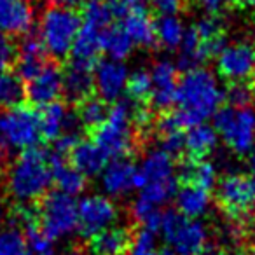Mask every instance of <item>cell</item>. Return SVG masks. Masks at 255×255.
<instances>
[{"label":"cell","instance_id":"44","mask_svg":"<svg viewBox=\"0 0 255 255\" xmlns=\"http://www.w3.org/2000/svg\"><path fill=\"white\" fill-rule=\"evenodd\" d=\"M205 255H238L234 250L231 248H208L205 252Z\"/></svg>","mask_w":255,"mask_h":255},{"label":"cell","instance_id":"22","mask_svg":"<svg viewBox=\"0 0 255 255\" xmlns=\"http://www.w3.org/2000/svg\"><path fill=\"white\" fill-rule=\"evenodd\" d=\"M175 205L177 212L189 219H203L212 208V194L208 189L198 185L185 184L182 189L175 192Z\"/></svg>","mask_w":255,"mask_h":255},{"label":"cell","instance_id":"46","mask_svg":"<svg viewBox=\"0 0 255 255\" xmlns=\"http://www.w3.org/2000/svg\"><path fill=\"white\" fill-rule=\"evenodd\" d=\"M248 178H250L252 184H254V187H255V154L252 156L250 164H248Z\"/></svg>","mask_w":255,"mask_h":255},{"label":"cell","instance_id":"2","mask_svg":"<svg viewBox=\"0 0 255 255\" xmlns=\"http://www.w3.org/2000/svg\"><path fill=\"white\" fill-rule=\"evenodd\" d=\"M7 192L18 203H35L49 192L53 185L51 154L39 147L21 150L7 168Z\"/></svg>","mask_w":255,"mask_h":255},{"label":"cell","instance_id":"49","mask_svg":"<svg viewBox=\"0 0 255 255\" xmlns=\"http://www.w3.org/2000/svg\"><path fill=\"white\" fill-rule=\"evenodd\" d=\"M63 255H89L86 250H81V248H72V250L65 252Z\"/></svg>","mask_w":255,"mask_h":255},{"label":"cell","instance_id":"41","mask_svg":"<svg viewBox=\"0 0 255 255\" xmlns=\"http://www.w3.org/2000/svg\"><path fill=\"white\" fill-rule=\"evenodd\" d=\"M236 0H196V4L205 9L208 14H219V12L229 9Z\"/></svg>","mask_w":255,"mask_h":255},{"label":"cell","instance_id":"18","mask_svg":"<svg viewBox=\"0 0 255 255\" xmlns=\"http://www.w3.org/2000/svg\"><path fill=\"white\" fill-rule=\"evenodd\" d=\"M39 124H40V136L49 142H54L58 136L68 131H79V119L77 114L60 102H53L49 105L40 107Z\"/></svg>","mask_w":255,"mask_h":255},{"label":"cell","instance_id":"43","mask_svg":"<svg viewBox=\"0 0 255 255\" xmlns=\"http://www.w3.org/2000/svg\"><path fill=\"white\" fill-rule=\"evenodd\" d=\"M7 164H9L7 147H5L4 143H0V175L5 173V170H7Z\"/></svg>","mask_w":255,"mask_h":255},{"label":"cell","instance_id":"37","mask_svg":"<svg viewBox=\"0 0 255 255\" xmlns=\"http://www.w3.org/2000/svg\"><path fill=\"white\" fill-rule=\"evenodd\" d=\"M157 234L156 229L142 227L135 236L129 240L128 255H152L157 250Z\"/></svg>","mask_w":255,"mask_h":255},{"label":"cell","instance_id":"31","mask_svg":"<svg viewBox=\"0 0 255 255\" xmlns=\"http://www.w3.org/2000/svg\"><path fill=\"white\" fill-rule=\"evenodd\" d=\"M135 44L128 37V33L123 30V26H107L102 35V51L107 53V56L112 60L124 61L131 54Z\"/></svg>","mask_w":255,"mask_h":255},{"label":"cell","instance_id":"13","mask_svg":"<svg viewBox=\"0 0 255 255\" xmlns=\"http://www.w3.org/2000/svg\"><path fill=\"white\" fill-rule=\"evenodd\" d=\"M102 192L109 198H124L136 189V164L128 157H116L105 163L98 175Z\"/></svg>","mask_w":255,"mask_h":255},{"label":"cell","instance_id":"1","mask_svg":"<svg viewBox=\"0 0 255 255\" xmlns=\"http://www.w3.org/2000/svg\"><path fill=\"white\" fill-rule=\"evenodd\" d=\"M226 100V91L220 86V81L212 70L206 67L187 68L184 77L178 79L177 105L178 116L189 126L203 123L220 109Z\"/></svg>","mask_w":255,"mask_h":255},{"label":"cell","instance_id":"29","mask_svg":"<svg viewBox=\"0 0 255 255\" xmlns=\"http://www.w3.org/2000/svg\"><path fill=\"white\" fill-rule=\"evenodd\" d=\"M180 177L185 184L198 185L210 191L219 182V171L212 161H206L203 157H189L180 166Z\"/></svg>","mask_w":255,"mask_h":255},{"label":"cell","instance_id":"50","mask_svg":"<svg viewBox=\"0 0 255 255\" xmlns=\"http://www.w3.org/2000/svg\"><path fill=\"white\" fill-rule=\"evenodd\" d=\"M152 255H175V254L170 250V248H157V250L154 252Z\"/></svg>","mask_w":255,"mask_h":255},{"label":"cell","instance_id":"9","mask_svg":"<svg viewBox=\"0 0 255 255\" xmlns=\"http://www.w3.org/2000/svg\"><path fill=\"white\" fill-rule=\"evenodd\" d=\"M39 112L28 105L16 103L0 110V143L7 149L25 150L39 143Z\"/></svg>","mask_w":255,"mask_h":255},{"label":"cell","instance_id":"21","mask_svg":"<svg viewBox=\"0 0 255 255\" xmlns=\"http://www.w3.org/2000/svg\"><path fill=\"white\" fill-rule=\"evenodd\" d=\"M103 30L105 28H100V26L93 25V23L82 21L81 28H79V32H77V37H75L74 44H72V49H70L72 61L95 67L96 58L102 53Z\"/></svg>","mask_w":255,"mask_h":255},{"label":"cell","instance_id":"12","mask_svg":"<svg viewBox=\"0 0 255 255\" xmlns=\"http://www.w3.org/2000/svg\"><path fill=\"white\" fill-rule=\"evenodd\" d=\"M217 72L231 82H248L255 74V44H226L217 54Z\"/></svg>","mask_w":255,"mask_h":255},{"label":"cell","instance_id":"30","mask_svg":"<svg viewBox=\"0 0 255 255\" xmlns=\"http://www.w3.org/2000/svg\"><path fill=\"white\" fill-rule=\"evenodd\" d=\"M194 32L198 33L199 40L205 46L208 54V60L219 54V51L226 46V35H224V25L217 14H210L201 18L194 26Z\"/></svg>","mask_w":255,"mask_h":255},{"label":"cell","instance_id":"17","mask_svg":"<svg viewBox=\"0 0 255 255\" xmlns=\"http://www.w3.org/2000/svg\"><path fill=\"white\" fill-rule=\"evenodd\" d=\"M35 21L32 0H0V32L21 37L32 32Z\"/></svg>","mask_w":255,"mask_h":255},{"label":"cell","instance_id":"15","mask_svg":"<svg viewBox=\"0 0 255 255\" xmlns=\"http://www.w3.org/2000/svg\"><path fill=\"white\" fill-rule=\"evenodd\" d=\"M150 95L154 109L168 110L177 102L178 67L170 60H159L150 68Z\"/></svg>","mask_w":255,"mask_h":255},{"label":"cell","instance_id":"47","mask_svg":"<svg viewBox=\"0 0 255 255\" xmlns=\"http://www.w3.org/2000/svg\"><path fill=\"white\" fill-rule=\"evenodd\" d=\"M5 217H7V208H5L4 199L0 198V227H2V224H4Z\"/></svg>","mask_w":255,"mask_h":255},{"label":"cell","instance_id":"34","mask_svg":"<svg viewBox=\"0 0 255 255\" xmlns=\"http://www.w3.org/2000/svg\"><path fill=\"white\" fill-rule=\"evenodd\" d=\"M107 114H109V107H107L105 100H102L100 96L89 95L88 98L79 102L77 119L82 126L95 129V128H98L105 121Z\"/></svg>","mask_w":255,"mask_h":255},{"label":"cell","instance_id":"26","mask_svg":"<svg viewBox=\"0 0 255 255\" xmlns=\"http://www.w3.org/2000/svg\"><path fill=\"white\" fill-rule=\"evenodd\" d=\"M157 136H159L161 149L170 152L171 156H177L184 150V133L187 129V124L184 123L178 112H170L163 116L156 124Z\"/></svg>","mask_w":255,"mask_h":255},{"label":"cell","instance_id":"5","mask_svg":"<svg viewBox=\"0 0 255 255\" xmlns=\"http://www.w3.org/2000/svg\"><path fill=\"white\" fill-rule=\"evenodd\" d=\"M81 23L82 16L75 7L49 5L40 16L37 32L46 54L53 58H67L81 28Z\"/></svg>","mask_w":255,"mask_h":255},{"label":"cell","instance_id":"45","mask_svg":"<svg viewBox=\"0 0 255 255\" xmlns=\"http://www.w3.org/2000/svg\"><path fill=\"white\" fill-rule=\"evenodd\" d=\"M49 5H63V7H75L81 0H47Z\"/></svg>","mask_w":255,"mask_h":255},{"label":"cell","instance_id":"24","mask_svg":"<svg viewBox=\"0 0 255 255\" xmlns=\"http://www.w3.org/2000/svg\"><path fill=\"white\" fill-rule=\"evenodd\" d=\"M93 93V67L70 61L63 72V95L72 102H81Z\"/></svg>","mask_w":255,"mask_h":255},{"label":"cell","instance_id":"54","mask_svg":"<svg viewBox=\"0 0 255 255\" xmlns=\"http://www.w3.org/2000/svg\"><path fill=\"white\" fill-rule=\"evenodd\" d=\"M250 81H252V82H254V84H255V74L252 75V79H250Z\"/></svg>","mask_w":255,"mask_h":255},{"label":"cell","instance_id":"28","mask_svg":"<svg viewBox=\"0 0 255 255\" xmlns=\"http://www.w3.org/2000/svg\"><path fill=\"white\" fill-rule=\"evenodd\" d=\"M51 166H53V184H56L58 191L74 198L84 192L88 178L72 164L65 163L63 156H58L54 152L51 154Z\"/></svg>","mask_w":255,"mask_h":255},{"label":"cell","instance_id":"48","mask_svg":"<svg viewBox=\"0 0 255 255\" xmlns=\"http://www.w3.org/2000/svg\"><path fill=\"white\" fill-rule=\"evenodd\" d=\"M128 5H131V7H142L143 4H147L149 0H124Z\"/></svg>","mask_w":255,"mask_h":255},{"label":"cell","instance_id":"53","mask_svg":"<svg viewBox=\"0 0 255 255\" xmlns=\"http://www.w3.org/2000/svg\"><path fill=\"white\" fill-rule=\"evenodd\" d=\"M28 255H54V254H28Z\"/></svg>","mask_w":255,"mask_h":255},{"label":"cell","instance_id":"33","mask_svg":"<svg viewBox=\"0 0 255 255\" xmlns=\"http://www.w3.org/2000/svg\"><path fill=\"white\" fill-rule=\"evenodd\" d=\"M185 28L177 14H163L156 21V44L168 51H175L184 39Z\"/></svg>","mask_w":255,"mask_h":255},{"label":"cell","instance_id":"4","mask_svg":"<svg viewBox=\"0 0 255 255\" xmlns=\"http://www.w3.org/2000/svg\"><path fill=\"white\" fill-rule=\"evenodd\" d=\"M93 142L103 150L107 159L126 157L135 147L133 105L117 100L109 109L105 121L95 128Z\"/></svg>","mask_w":255,"mask_h":255},{"label":"cell","instance_id":"27","mask_svg":"<svg viewBox=\"0 0 255 255\" xmlns=\"http://www.w3.org/2000/svg\"><path fill=\"white\" fill-rule=\"evenodd\" d=\"M129 240V231L114 224L91 238V252L95 255H126Z\"/></svg>","mask_w":255,"mask_h":255},{"label":"cell","instance_id":"51","mask_svg":"<svg viewBox=\"0 0 255 255\" xmlns=\"http://www.w3.org/2000/svg\"><path fill=\"white\" fill-rule=\"evenodd\" d=\"M243 2L247 5H250V7H255V0H243Z\"/></svg>","mask_w":255,"mask_h":255},{"label":"cell","instance_id":"35","mask_svg":"<svg viewBox=\"0 0 255 255\" xmlns=\"http://www.w3.org/2000/svg\"><path fill=\"white\" fill-rule=\"evenodd\" d=\"M25 96V82L16 74L0 70V109L21 103Z\"/></svg>","mask_w":255,"mask_h":255},{"label":"cell","instance_id":"6","mask_svg":"<svg viewBox=\"0 0 255 255\" xmlns=\"http://www.w3.org/2000/svg\"><path fill=\"white\" fill-rule=\"evenodd\" d=\"M175 255H205L210 234L199 219H189L178 212H163L157 229Z\"/></svg>","mask_w":255,"mask_h":255},{"label":"cell","instance_id":"32","mask_svg":"<svg viewBox=\"0 0 255 255\" xmlns=\"http://www.w3.org/2000/svg\"><path fill=\"white\" fill-rule=\"evenodd\" d=\"M178 49V67L182 68H192V67H199L208 60V54L205 51V46L199 40L198 33L194 32V28L185 30L184 39H182Z\"/></svg>","mask_w":255,"mask_h":255},{"label":"cell","instance_id":"36","mask_svg":"<svg viewBox=\"0 0 255 255\" xmlns=\"http://www.w3.org/2000/svg\"><path fill=\"white\" fill-rule=\"evenodd\" d=\"M0 255H28V245L21 229L14 226L0 229Z\"/></svg>","mask_w":255,"mask_h":255},{"label":"cell","instance_id":"8","mask_svg":"<svg viewBox=\"0 0 255 255\" xmlns=\"http://www.w3.org/2000/svg\"><path fill=\"white\" fill-rule=\"evenodd\" d=\"M37 219L42 233L51 241L68 240L77 233V201L74 196L60 191L47 192L37 210Z\"/></svg>","mask_w":255,"mask_h":255},{"label":"cell","instance_id":"7","mask_svg":"<svg viewBox=\"0 0 255 255\" xmlns=\"http://www.w3.org/2000/svg\"><path fill=\"white\" fill-rule=\"evenodd\" d=\"M213 128L217 135L238 156H248L255 149V109L245 107H220L213 114Z\"/></svg>","mask_w":255,"mask_h":255},{"label":"cell","instance_id":"19","mask_svg":"<svg viewBox=\"0 0 255 255\" xmlns=\"http://www.w3.org/2000/svg\"><path fill=\"white\" fill-rule=\"evenodd\" d=\"M12 65L16 70L14 74L23 82L32 79L46 65V49L39 35H32L30 32L21 35V42L16 47V58Z\"/></svg>","mask_w":255,"mask_h":255},{"label":"cell","instance_id":"10","mask_svg":"<svg viewBox=\"0 0 255 255\" xmlns=\"http://www.w3.org/2000/svg\"><path fill=\"white\" fill-rule=\"evenodd\" d=\"M217 199L231 219L240 220L255 208V187L248 175L229 173L217 182Z\"/></svg>","mask_w":255,"mask_h":255},{"label":"cell","instance_id":"52","mask_svg":"<svg viewBox=\"0 0 255 255\" xmlns=\"http://www.w3.org/2000/svg\"><path fill=\"white\" fill-rule=\"evenodd\" d=\"M248 255H255V245L250 248V252H248Z\"/></svg>","mask_w":255,"mask_h":255},{"label":"cell","instance_id":"38","mask_svg":"<svg viewBox=\"0 0 255 255\" xmlns=\"http://www.w3.org/2000/svg\"><path fill=\"white\" fill-rule=\"evenodd\" d=\"M126 91H128V95L131 96L133 102H136V103L143 102V100H149V95H150V74H149V70L138 68V70L131 72V74L128 75Z\"/></svg>","mask_w":255,"mask_h":255},{"label":"cell","instance_id":"11","mask_svg":"<svg viewBox=\"0 0 255 255\" xmlns=\"http://www.w3.org/2000/svg\"><path fill=\"white\" fill-rule=\"evenodd\" d=\"M77 233H81L84 238H93L117 222L119 208L109 196L89 194L77 201Z\"/></svg>","mask_w":255,"mask_h":255},{"label":"cell","instance_id":"25","mask_svg":"<svg viewBox=\"0 0 255 255\" xmlns=\"http://www.w3.org/2000/svg\"><path fill=\"white\" fill-rule=\"evenodd\" d=\"M219 145L217 129L210 124L196 123L189 126L184 133V150L189 157H206Z\"/></svg>","mask_w":255,"mask_h":255},{"label":"cell","instance_id":"14","mask_svg":"<svg viewBox=\"0 0 255 255\" xmlns=\"http://www.w3.org/2000/svg\"><path fill=\"white\" fill-rule=\"evenodd\" d=\"M128 75L124 61L107 58L93 67V91L105 102H117L126 93Z\"/></svg>","mask_w":255,"mask_h":255},{"label":"cell","instance_id":"16","mask_svg":"<svg viewBox=\"0 0 255 255\" xmlns=\"http://www.w3.org/2000/svg\"><path fill=\"white\" fill-rule=\"evenodd\" d=\"M63 95V70L54 63H46L32 79L25 82V96L37 107L58 102Z\"/></svg>","mask_w":255,"mask_h":255},{"label":"cell","instance_id":"42","mask_svg":"<svg viewBox=\"0 0 255 255\" xmlns=\"http://www.w3.org/2000/svg\"><path fill=\"white\" fill-rule=\"evenodd\" d=\"M185 0H154V5L161 14H177L182 11Z\"/></svg>","mask_w":255,"mask_h":255},{"label":"cell","instance_id":"23","mask_svg":"<svg viewBox=\"0 0 255 255\" xmlns=\"http://www.w3.org/2000/svg\"><path fill=\"white\" fill-rule=\"evenodd\" d=\"M68 154H70V164L81 171L86 178L98 177L105 163L109 161L103 150L93 140H79Z\"/></svg>","mask_w":255,"mask_h":255},{"label":"cell","instance_id":"20","mask_svg":"<svg viewBox=\"0 0 255 255\" xmlns=\"http://www.w3.org/2000/svg\"><path fill=\"white\" fill-rule=\"evenodd\" d=\"M121 26L138 47H150L156 44V21L143 7H129L121 19Z\"/></svg>","mask_w":255,"mask_h":255},{"label":"cell","instance_id":"39","mask_svg":"<svg viewBox=\"0 0 255 255\" xmlns=\"http://www.w3.org/2000/svg\"><path fill=\"white\" fill-rule=\"evenodd\" d=\"M226 100L229 102V105L234 107L250 105L254 100V89L247 82H233V86L226 91Z\"/></svg>","mask_w":255,"mask_h":255},{"label":"cell","instance_id":"3","mask_svg":"<svg viewBox=\"0 0 255 255\" xmlns=\"http://www.w3.org/2000/svg\"><path fill=\"white\" fill-rule=\"evenodd\" d=\"M175 156L164 149H152L136 166L138 198L152 206L163 208L177 192V166Z\"/></svg>","mask_w":255,"mask_h":255},{"label":"cell","instance_id":"40","mask_svg":"<svg viewBox=\"0 0 255 255\" xmlns=\"http://www.w3.org/2000/svg\"><path fill=\"white\" fill-rule=\"evenodd\" d=\"M16 58V46L11 37L0 32V70H7Z\"/></svg>","mask_w":255,"mask_h":255}]
</instances>
